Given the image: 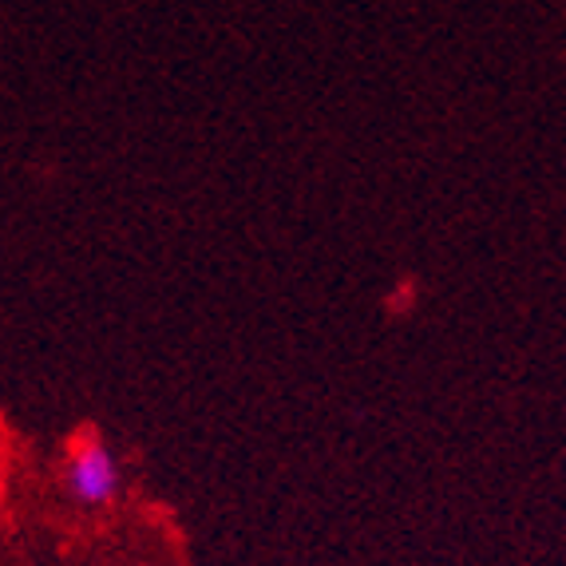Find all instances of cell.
Masks as SVG:
<instances>
[{"label":"cell","mask_w":566,"mask_h":566,"mask_svg":"<svg viewBox=\"0 0 566 566\" xmlns=\"http://www.w3.org/2000/svg\"><path fill=\"white\" fill-rule=\"evenodd\" d=\"M123 488L119 455L112 452L99 432H80L67 444L64 460V491L84 507H107Z\"/></svg>","instance_id":"cell-1"}]
</instances>
